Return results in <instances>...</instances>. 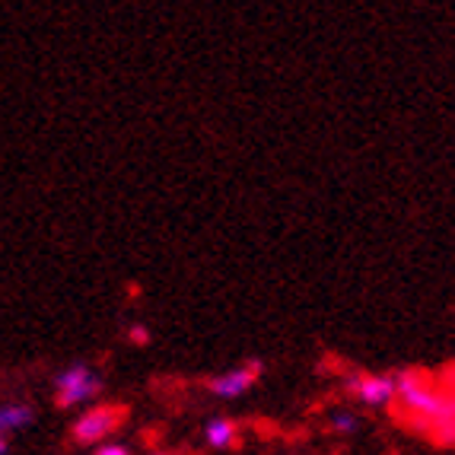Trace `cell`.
I'll use <instances>...</instances> for the list:
<instances>
[{
  "mask_svg": "<svg viewBox=\"0 0 455 455\" xmlns=\"http://www.w3.org/2000/svg\"><path fill=\"white\" fill-rule=\"evenodd\" d=\"M395 408L433 440H455V388L443 386L430 372H398L395 376Z\"/></svg>",
  "mask_w": 455,
  "mask_h": 455,
  "instance_id": "obj_1",
  "label": "cell"
},
{
  "mask_svg": "<svg viewBox=\"0 0 455 455\" xmlns=\"http://www.w3.org/2000/svg\"><path fill=\"white\" fill-rule=\"evenodd\" d=\"M102 392L99 372L86 363H70L54 376V404L58 408H80Z\"/></svg>",
  "mask_w": 455,
  "mask_h": 455,
  "instance_id": "obj_2",
  "label": "cell"
},
{
  "mask_svg": "<svg viewBox=\"0 0 455 455\" xmlns=\"http://www.w3.org/2000/svg\"><path fill=\"white\" fill-rule=\"evenodd\" d=\"M122 420H124V408H118V404H92V408H86L74 420V430L70 433H74V440L80 446H102L122 427Z\"/></svg>",
  "mask_w": 455,
  "mask_h": 455,
  "instance_id": "obj_3",
  "label": "cell"
},
{
  "mask_svg": "<svg viewBox=\"0 0 455 455\" xmlns=\"http://www.w3.org/2000/svg\"><path fill=\"white\" fill-rule=\"evenodd\" d=\"M347 395L366 408H392L395 404V376L382 372H350L344 382Z\"/></svg>",
  "mask_w": 455,
  "mask_h": 455,
  "instance_id": "obj_4",
  "label": "cell"
},
{
  "mask_svg": "<svg viewBox=\"0 0 455 455\" xmlns=\"http://www.w3.org/2000/svg\"><path fill=\"white\" fill-rule=\"evenodd\" d=\"M259 379H261V363L259 360H249V363H239V366H233V370H223V372H217V376H211L207 392L233 402V398H243Z\"/></svg>",
  "mask_w": 455,
  "mask_h": 455,
  "instance_id": "obj_5",
  "label": "cell"
},
{
  "mask_svg": "<svg viewBox=\"0 0 455 455\" xmlns=\"http://www.w3.org/2000/svg\"><path fill=\"white\" fill-rule=\"evenodd\" d=\"M204 443L211 449H229L239 443V424L233 418H211L204 424Z\"/></svg>",
  "mask_w": 455,
  "mask_h": 455,
  "instance_id": "obj_6",
  "label": "cell"
},
{
  "mask_svg": "<svg viewBox=\"0 0 455 455\" xmlns=\"http://www.w3.org/2000/svg\"><path fill=\"white\" fill-rule=\"evenodd\" d=\"M36 420V411L29 404H4L0 408V436H13L16 430H23Z\"/></svg>",
  "mask_w": 455,
  "mask_h": 455,
  "instance_id": "obj_7",
  "label": "cell"
},
{
  "mask_svg": "<svg viewBox=\"0 0 455 455\" xmlns=\"http://www.w3.org/2000/svg\"><path fill=\"white\" fill-rule=\"evenodd\" d=\"M328 424L338 433H354V430H360V414L350 408H334L331 414H328Z\"/></svg>",
  "mask_w": 455,
  "mask_h": 455,
  "instance_id": "obj_8",
  "label": "cell"
},
{
  "mask_svg": "<svg viewBox=\"0 0 455 455\" xmlns=\"http://www.w3.org/2000/svg\"><path fill=\"white\" fill-rule=\"evenodd\" d=\"M128 341L137 344V347H144V344H150V331H147V328L137 322V325L128 328Z\"/></svg>",
  "mask_w": 455,
  "mask_h": 455,
  "instance_id": "obj_9",
  "label": "cell"
},
{
  "mask_svg": "<svg viewBox=\"0 0 455 455\" xmlns=\"http://www.w3.org/2000/svg\"><path fill=\"white\" fill-rule=\"evenodd\" d=\"M92 455H131V449L122 446V443H102V446H96Z\"/></svg>",
  "mask_w": 455,
  "mask_h": 455,
  "instance_id": "obj_10",
  "label": "cell"
},
{
  "mask_svg": "<svg viewBox=\"0 0 455 455\" xmlns=\"http://www.w3.org/2000/svg\"><path fill=\"white\" fill-rule=\"evenodd\" d=\"M7 449H10V440L7 436H0V455H7Z\"/></svg>",
  "mask_w": 455,
  "mask_h": 455,
  "instance_id": "obj_11",
  "label": "cell"
},
{
  "mask_svg": "<svg viewBox=\"0 0 455 455\" xmlns=\"http://www.w3.org/2000/svg\"><path fill=\"white\" fill-rule=\"evenodd\" d=\"M150 455H172V452H150Z\"/></svg>",
  "mask_w": 455,
  "mask_h": 455,
  "instance_id": "obj_12",
  "label": "cell"
}]
</instances>
